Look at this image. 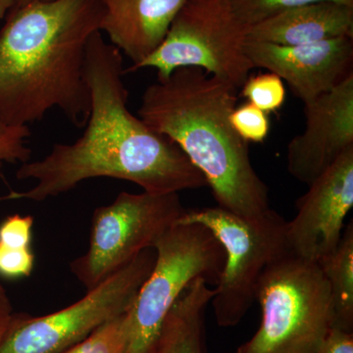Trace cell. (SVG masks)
<instances>
[{
	"instance_id": "obj_1",
	"label": "cell",
	"mask_w": 353,
	"mask_h": 353,
	"mask_svg": "<svg viewBox=\"0 0 353 353\" xmlns=\"http://www.w3.org/2000/svg\"><path fill=\"white\" fill-rule=\"evenodd\" d=\"M124 75L122 52L101 31L94 32L85 55L90 111L85 132L75 143H58L43 159L21 165L16 178L36 185L1 199L43 201L101 176L136 183L150 194L208 187L174 141L129 110Z\"/></svg>"
},
{
	"instance_id": "obj_2",
	"label": "cell",
	"mask_w": 353,
	"mask_h": 353,
	"mask_svg": "<svg viewBox=\"0 0 353 353\" xmlns=\"http://www.w3.org/2000/svg\"><path fill=\"white\" fill-rule=\"evenodd\" d=\"M101 0H50L16 7L0 29V115L28 126L51 109L87 124L88 39L101 31Z\"/></svg>"
},
{
	"instance_id": "obj_3",
	"label": "cell",
	"mask_w": 353,
	"mask_h": 353,
	"mask_svg": "<svg viewBox=\"0 0 353 353\" xmlns=\"http://www.w3.org/2000/svg\"><path fill=\"white\" fill-rule=\"evenodd\" d=\"M238 94L233 85L202 69L182 67L145 88L138 114L187 155L217 206L254 219L272 208L269 188L253 168L250 143L230 121Z\"/></svg>"
},
{
	"instance_id": "obj_4",
	"label": "cell",
	"mask_w": 353,
	"mask_h": 353,
	"mask_svg": "<svg viewBox=\"0 0 353 353\" xmlns=\"http://www.w3.org/2000/svg\"><path fill=\"white\" fill-rule=\"evenodd\" d=\"M259 329L234 353H318L334 327L328 281L321 266L290 250L260 279Z\"/></svg>"
},
{
	"instance_id": "obj_5",
	"label": "cell",
	"mask_w": 353,
	"mask_h": 353,
	"mask_svg": "<svg viewBox=\"0 0 353 353\" xmlns=\"http://www.w3.org/2000/svg\"><path fill=\"white\" fill-rule=\"evenodd\" d=\"M154 266L128 311L127 353H153L169 311L196 278L217 284L226 254L199 223L176 222L157 241Z\"/></svg>"
},
{
	"instance_id": "obj_6",
	"label": "cell",
	"mask_w": 353,
	"mask_h": 353,
	"mask_svg": "<svg viewBox=\"0 0 353 353\" xmlns=\"http://www.w3.org/2000/svg\"><path fill=\"white\" fill-rule=\"evenodd\" d=\"M178 222L208 227L224 248L226 260L211 304L220 327L236 326L254 303L267 267L290 250L288 221L273 209L245 219L216 206L185 209Z\"/></svg>"
},
{
	"instance_id": "obj_7",
	"label": "cell",
	"mask_w": 353,
	"mask_h": 353,
	"mask_svg": "<svg viewBox=\"0 0 353 353\" xmlns=\"http://www.w3.org/2000/svg\"><path fill=\"white\" fill-rule=\"evenodd\" d=\"M248 31L226 0H187L163 43L125 74L154 68L164 80L174 70L196 67L240 90L254 68L245 51Z\"/></svg>"
},
{
	"instance_id": "obj_8",
	"label": "cell",
	"mask_w": 353,
	"mask_h": 353,
	"mask_svg": "<svg viewBox=\"0 0 353 353\" xmlns=\"http://www.w3.org/2000/svg\"><path fill=\"white\" fill-rule=\"evenodd\" d=\"M148 248L75 303L57 312L31 317L15 314L0 341V353H63L109 320L132 307L154 266Z\"/></svg>"
},
{
	"instance_id": "obj_9",
	"label": "cell",
	"mask_w": 353,
	"mask_h": 353,
	"mask_svg": "<svg viewBox=\"0 0 353 353\" xmlns=\"http://www.w3.org/2000/svg\"><path fill=\"white\" fill-rule=\"evenodd\" d=\"M185 209L178 192H120L92 216L87 252L70 269L87 289H94L155 241L182 217Z\"/></svg>"
},
{
	"instance_id": "obj_10",
	"label": "cell",
	"mask_w": 353,
	"mask_h": 353,
	"mask_svg": "<svg viewBox=\"0 0 353 353\" xmlns=\"http://www.w3.org/2000/svg\"><path fill=\"white\" fill-rule=\"evenodd\" d=\"M308 187L288 221L287 241L296 256L319 263L338 248L353 208V146Z\"/></svg>"
},
{
	"instance_id": "obj_11",
	"label": "cell",
	"mask_w": 353,
	"mask_h": 353,
	"mask_svg": "<svg viewBox=\"0 0 353 353\" xmlns=\"http://www.w3.org/2000/svg\"><path fill=\"white\" fill-rule=\"evenodd\" d=\"M253 67L269 70L290 85L303 104L314 101L352 74L353 38L285 46L246 39Z\"/></svg>"
},
{
	"instance_id": "obj_12",
	"label": "cell",
	"mask_w": 353,
	"mask_h": 353,
	"mask_svg": "<svg viewBox=\"0 0 353 353\" xmlns=\"http://www.w3.org/2000/svg\"><path fill=\"white\" fill-rule=\"evenodd\" d=\"M306 126L287 148V168L310 185L353 146V73L333 90L304 104Z\"/></svg>"
},
{
	"instance_id": "obj_13",
	"label": "cell",
	"mask_w": 353,
	"mask_h": 353,
	"mask_svg": "<svg viewBox=\"0 0 353 353\" xmlns=\"http://www.w3.org/2000/svg\"><path fill=\"white\" fill-rule=\"evenodd\" d=\"M187 0H101V32L132 60L145 61L163 43L172 23Z\"/></svg>"
},
{
	"instance_id": "obj_14",
	"label": "cell",
	"mask_w": 353,
	"mask_h": 353,
	"mask_svg": "<svg viewBox=\"0 0 353 353\" xmlns=\"http://www.w3.org/2000/svg\"><path fill=\"white\" fill-rule=\"evenodd\" d=\"M353 38V6L316 1L288 9L248 28V39L279 46L320 43Z\"/></svg>"
},
{
	"instance_id": "obj_15",
	"label": "cell",
	"mask_w": 353,
	"mask_h": 353,
	"mask_svg": "<svg viewBox=\"0 0 353 353\" xmlns=\"http://www.w3.org/2000/svg\"><path fill=\"white\" fill-rule=\"evenodd\" d=\"M214 294L204 277L190 283L169 311L153 353H206L204 315Z\"/></svg>"
},
{
	"instance_id": "obj_16",
	"label": "cell",
	"mask_w": 353,
	"mask_h": 353,
	"mask_svg": "<svg viewBox=\"0 0 353 353\" xmlns=\"http://www.w3.org/2000/svg\"><path fill=\"white\" fill-rule=\"evenodd\" d=\"M328 281L334 327L353 330V222L343 230L338 248L319 262ZM333 327V328H334Z\"/></svg>"
},
{
	"instance_id": "obj_17",
	"label": "cell",
	"mask_w": 353,
	"mask_h": 353,
	"mask_svg": "<svg viewBox=\"0 0 353 353\" xmlns=\"http://www.w3.org/2000/svg\"><path fill=\"white\" fill-rule=\"evenodd\" d=\"M128 311L109 320L85 340L63 353H127Z\"/></svg>"
},
{
	"instance_id": "obj_18",
	"label": "cell",
	"mask_w": 353,
	"mask_h": 353,
	"mask_svg": "<svg viewBox=\"0 0 353 353\" xmlns=\"http://www.w3.org/2000/svg\"><path fill=\"white\" fill-rule=\"evenodd\" d=\"M239 21L250 28L281 12L316 1H334L353 6V0H226Z\"/></svg>"
},
{
	"instance_id": "obj_19",
	"label": "cell",
	"mask_w": 353,
	"mask_h": 353,
	"mask_svg": "<svg viewBox=\"0 0 353 353\" xmlns=\"http://www.w3.org/2000/svg\"><path fill=\"white\" fill-rule=\"evenodd\" d=\"M241 88V97L264 112H275L284 105L287 95L284 83L272 72L248 76Z\"/></svg>"
},
{
	"instance_id": "obj_20",
	"label": "cell",
	"mask_w": 353,
	"mask_h": 353,
	"mask_svg": "<svg viewBox=\"0 0 353 353\" xmlns=\"http://www.w3.org/2000/svg\"><path fill=\"white\" fill-rule=\"evenodd\" d=\"M31 131L28 126H12L0 115V181L7 164H24L30 161L32 150L28 146Z\"/></svg>"
},
{
	"instance_id": "obj_21",
	"label": "cell",
	"mask_w": 353,
	"mask_h": 353,
	"mask_svg": "<svg viewBox=\"0 0 353 353\" xmlns=\"http://www.w3.org/2000/svg\"><path fill=\"white\" fill-rule=\"evenodd\" d=\"M232 126L246 143H263L270 132L269 114L246 102L234 108L230 116Z\"/></svg>"
},
{
	"instance_id": "obj_22",
	"label": "cell",
	"mask_w": 353,
	"mask_h": 353,
	"mask_svg": "<svg viewBox=\"0 0 353 353\" xmlns=\"http://www.w3.org/2000/svg\"><path fill=\"white\" fill-rule=\"evenodd\" d=\"M34 218L14 214L0 223V243L13 250L31 248Z\"/></svg>"
},
{
	"instance_id": "obj_23",
	"label": "cell",
	"mask_w": 353,
	"mask_h": 353,
	"mask_svg": "<svg viewBox=\"0 0 353 353\" xmlns=\"http://www.w3.org/2000/svg\"><path fill=\"white\" fill-rule=\"evenodd\" d=\"M34 268L32 248L12 250L0 243V276L6 279L29 277Z\"/></svg>"
},
{
	"instance_id": "obj_24",
	"label": "cell",
	"mask_w": 353,
	"mask_h": 353,
	"mask_svg": "<svg viewBox=\"0 0 353 353\" xmlns=\"http://www.w3.org/2000/svg\"><path fill=\"white\" fill-rule=\"evenodd\" d=\"M318 353H353V333L334 327L323 341Z\"/></svg>"
},
{
	"instance_id": "obj_25",
	"label": "cell",
	"mask_w": 353,
	"mask_h": 353,
	"mask_svg": "<svg viewBox=\"0 0 353 353\" xmlns=\"http://www.w3.org/2000/svg\"><path fill=\"white\" fill-rule=\"evenodd\" d=\"M15 314L10 297L3 285H0V341L6 336Z\"/></svg>"
},
{
	"instance_id": "obj_26",
	"label": "cell",
	"mask_w": 353,
	"mask_h": 353,
	"mask_svg": "<svg viewBox=\"0 0 353 353\" xmlns=\"http://www.w3.org/2000/svg\"><path fill=\"white\" fill-rule=\"evenodd\" d=\"M15 0H0V19L6 17L7 13L13 8Z\"/></svg>"
},
{
	"instance_id": "obj_27",
	"label": "cell",
	"mask_w": 353,
	"mask_h": 353,
	"mask_svg": "<svg viewBox=\"0 0 353 353\" xmlns=\"http://www.w3.org/2000/svg\"><path fill=\"white\" fill-rule=\"evenodd\" d=\"M50 1V0H15L13 8L27 6V4L34 3V2Z\"/></svg>"
}]
</instances>
